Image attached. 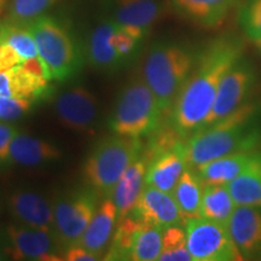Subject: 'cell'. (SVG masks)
<instances>
[{"instance_id":"6","label":"cell","mask_w":261,"mask_h":261,"mask_svg":"<svg viewBox=\"0 0 261 261\" xmlns=\"http://www.w3.org/2000/svg\"><path fill=\"white\" fill-rule=\"evenodd\" d=\"M163 113L155 94L143 77H135L117 98L109 127L115 135L142 138L162 125Z\"/></svg>"},{"instance_id":"11","label":"cell","mask_w":261,"mask_h":261,"mask_svg":"<svg viewBox=\"0 0 261 261\" xmlns=\"http://www.w3.org/2000/svg\"><path fill=\"white\" fill-rule=\"evenodd\" d=\"M55 112L65 128L77 133L93 132L98 119L97 98L86 87L76 85L58 94Z\"/></svg>"},{"instance_id":"20","label":"cell","mask_w":261,"mask_h":261,"mask_svg":"<svg viewBox=\"0 0 261 261\" xmlns=\"http://www.w3.org/2000/svg\"><path fill=\"white\" fill-rule=\"evenodd\" d=\"M148 159L142 154L140 158L130 163L114 188L110 197L117 208V220L130 214L145 187V174L148 169Z\"/></svg>"},{"instance_id":"22","label":"cell","mask_w":261,"mask_h":261,"mask_svg":"<svg viewBox=\"0 0 261 261\" xmlns=\"http://www.w3.org/2000/svg\"><path fill=\"white\" fill-rule=\"evenodd\" d=\"M259 151L247 150L237 151L223 158L212 160L198 167L192 168L197 172L202 181L205 184H227L242 173L252 163Z\"/></svg>"},{"instance_id":"21","label":"cell","mask_w":261,"mask_h":261,"mask_svg":"<svg viewBox=\"0 0 261 261\" xmlns=\"http://www.w3.org/2000/svg\"><path fill=\"white\" fill-rule=\"evenodd\" d=\"M62 158L61 150L50 142L23 133H17L9 149V165L37 167L40 165L55 162Z\"/></svg>"},{"instance_id":"27","label":"cell","mask_w":261,"mask_h":261,"mask_svg":"<svg viewBox=\"0 0 261 261\" xmlns=\"http://www.w3.org/2000/svg\"><path fill=\"white\" fill-rule=\"evenodd\" d=\"M50 81L45 75L32 73L22 64L11 68L12 97L27 98L34 102L35 99L45 97Z\"/></svg>"},{"instance_id":"9","label":"cell","mask_w":261,"mask_h":261,"mask_svg":"<svg viewBox=\"0 0 261 261\" xmlns=\"http://www.w3.org/2000/svg\"><path fill=\"white\" fill-rule=\"evenodd\" d=\"M184 226L192 261L243 260L225 224L196 217L188 219Z\"/></svg>"},{"instance_id":"23","label":"cell","mask_w":261,"mask_h":261,"mask_svg":"<svg viewBox=\"0 0 261 261\" xmlns=\"http://www.w3.org/2000/svg\"><path fill=\"white\" fill-rule=\"evenodd\" d=\"M226 188L236 205L261 208V152Z\"/></svg>"},{"instance_id":"38","label":"cell","mask_w":261,"mask_h":261,"mask_svg":"<svg viewBox=\"0 0 261 261\" xmlns=\"http://www.w3.org/2000/svg\"><path fill=\"white\" fill-rule=\"evenodd\" d=\"M0 96L12 97L11 69L0 73Z\"/></svg>"},{"instance_id":"24","label":"cell","mask_w":261,"mask_h":261,"mask_svg":"<svg viewBox=\"0 0 261 261\" xmlns=\"http://www.w3.org/2000/svg\"><path fill=\"white\" fill-rule=\"evenodd\" d=\"M203 189L204 182L197 172L189 167L185 169L172 191L173 198L177 202L185 220L198 217L200 214Z\"/></svg>"},{"instance_id":"39","label":"cell","mask_w":261,"mask_h":261,"mask_svg":"<svg viewBox=\"0 0 261 261\" xmlns=\"http://www.w3.org/2000/svg\"><path fill=\"white\" fill-rule=\"evenodd\" d=\"M6 255H8V254H6L5 250L3 249L2 246H0V260H5V259H8V257H6Z\"/></svg>"},{"instance_id":"19","label":"cell","mask_w":261,"mask_h":261,"mask_svg":"<svg viewBox=\"0 0 261 261\" xmlns=\"http://www.w3.org/2000/svg\"><path fill=\"white\" fill-rule=\"evenodd\" d=\"M117 221V208L112 197H106L98 204L96 213L81 237L79 244L99 259L112 241Z\"/></svg>"},{"instance_id":"33","label":"cell","mask_w":261,"mask_h":261,"mask_svg":"<svg viewBox=\"0 0 261 261\" xmlns=\"http://www.w3.org/2000/svg\"><path fill=\"white\" fill-rule=\"evenodd\" d=\"M32 103L27 98L0 96V121H16L31 110Z\"/></svg>"},{"instance_id":"17","label":"cell","mask_w":261,"mask_h":261,"mask_svg":"<svg viewBox=\"0 0 261 261\" xmlns=\"http://www.w3.org/2000/svg\"><path fill=\"white\" fill-rule=\"evenodd\" d=\"M119 29L114 18L104 19L91 33L86 47V58L91 67L103 73H114L125 63L114 46L113 37Z\"/></svg>"},{"instance_id":"5","label":"cell","mask_w":261,"mask_h":261,"mask_svg":"<svg viewBox=\"0 0 261 261\" xmlns=\"http://www.w3.org/2000/svg\"><path fill=\"white\" fill-rule=\"evenodd\" d=\"M38 47L50 80L65 81L74 76L83 64V55L71 33L51 16H41L27 27Z\"/></svg>"},{"instance_id":"28","label":"cell","mask_w":261,"mask_h":261,"mask_svg":"<svg viewBox=\"0 0 261 261\" xmlns=\"http://www.w3.org/2000/svg\"><path fill=\"white\" fill-rule=\"evenodd\" d=\"M58 2L61 0H10L5 21L17 27H28Z\"/></svg>"},{"instance_id":"15","label":"cell","mask_w":261,"mask_h":261,"mask_svg":"<svg viewBox=\"0 0 261 261\" xmlns=\"http://www.w3.org/2000/svg\"><path fill=\"white\" fill-rule=\"evenodd\" d=\"M160 15L158 0H114V21L139 41L149 34Z\"/></svg>"},{"instance_id":"1","label":"cell","mask_w":261,"mask_h":261,"mask_svg":"<svg viewBox=\"0 0 261 261\" xmlns=\"http://www.w3.org/2000/svg\"><path fill=\"white\" fill-rule=\"evenodd\" d=\"M243 42L237 35L225 34L198 51L194 69L168 117L169 123L182 138L188 139L200 129L213 107L224 75L243 57Z\"/></svg>"},{"instance_id":"37","label":"cell","mask_w":261,"mask_h":261,"mask_svg":"<svg viewBox=\"0 0 261 261\" xmlns=\"http://www.w3.org/2000/svg\"><path fill=\"white\" fill-rule=\"evenodd\" d=\"M64 260L67 261H97L100 260L97 255H94L80 244L68 248L64 252Z\"/></svg>"},{"instance_id":"8","label":"cell","mask_w":261,"mask_h":261,"mask_svg":"<svg viewBox=\"0 0 261 261\" xmlns=\"http://www.w3.org/2000/svg\"><path fill=\"white\" fill-rule=\"evenodd\" d=\"M257 77L255 65L247 58H240L224 75L213 107L200 129L221 121L248 103L257 84Z\"/></svg>"},{"instance_id":"32","label":"cell","mask_w":261,"mask_h":261,"mask_svg":"<svg viewBox=\"0 0 261 261\" xmlns=\"http://www.w3.org/2000/svg\"><path fill=\"white\" fill-rule=\"evenodd\" d=\"M238 22L248 39L256 45L261 42V0H246L240 10Z\"/></svg>"},{"instance_id":"7","label":"cell","mask_w":261,"mask_h":261,"mask_svg":"<svg viewBox=\"0 0 261 261\" xmlns=\"http://www.w3.org/2000/svg\"><path fill=\"white\" fill-rule=\"evenodd\" d=\"M97 192L80 188L64 192L54 202V234L62 250L79 244L98 207Z\"/></svg>"},{"instance_id":"30","label":"cell","mask_w":261,"mask_h":261,"mask_svg":"<svg viewBox=\"0 0 261 261\" xmlns=\"http://www.w3.org/2000/svg\"><path fill=\"white\" fill-rule=\"evenodd\" d=\"M160 261H191L192 256L187 246L185 226H172L163 230L162 250Z\"/></svg>"},{"instance_id":"16","label":"cell","mask_w":261,"mask_h":261,"mask_svg":"<svg viewBox=\"0 0 261 261\" xmlns=\"http://www.w3.org/2000/svg\"><path fill=\"white\" fill-rule=\"evenodd\" d=\"M8 205L18 224L54 233V207L44 196L31 190H17L10 195Z\"/></svg>"},{"instance_id":"40","label":"cell","mask_w":261,"mask_h":261,"mask_svg":"<svg viewBox=\"0 0 261 261\" xmlns=\"http://www.w3.org/2000/svg\"><path fill=\"white\" fill-rule=\"evenodd\" d=\"M5 27V21H0V40H2V35H3V31H4Z\"/></svg>"},{"instance_id":"31","label":"cell","mask_w":261,"mask_h":261,"mask_svg":"<svg viewBox=\"0 0 261 261\" xmlns=\"http://www.w3.org/2000/svg\"><path fill=\"white\" fill-rule=\"evenodd\" d=\"M0 42H8L18 52L23 62L29 58L38 57V47L34 38L27 27H17L5 21Z\"/></svg>"},{"instance_id":"13","label":"cell","mask_w":261,"mask_h":261,"mask_svg":"<svg viewBox=\"0 0 261 261\" xmlns=\"http://www.w3.org/2000/svg\"><path fill=\"white\" fill-rule=\"evenodd\" d=\"M226 227L243 260L260 259L261 208L237 205Z\"/></svg>"},{"instance_id":"36","label":"cell","mask_w":261,"mask_h":261,"mask_svg":"<svg viewBox=\"0 0 261 261\" xmlns=\"http://www.w3.org/2000/svg\"><path fill=\"white\" fill-rule=\"evenodd\" d=\"M23 63V60L8 42H0V73Z\"/></svg>"},{"instance_id":"12","label":"cell","mask_w":261,"mask_h":261,"mask_svg":"<svg viewBox=\"0 0 261 261\" xmlns=\"http://www.w3.org/2000/svg\"><path fill=\"white\" fill-rule=\"evenodd\" d=\"M130 213L142 223L152 225L161 230L182 226L187 223L172 194L150 185H145L143 189Z\"/></svg>"},{"instance_id":"29","label":"cell","mask_w":261,"mask_h":261,"mask_svg":"<svg viewBox=\"0 0 261 261\" xmlns=\"http://www.w3.org/2000/svg\"><path fill=\"white\" fill-rule=\"evenodd\" d=\"M163 230L152 225L142 223L135 238L132 250L133 261L159 260L162 250Z\"/></svg>"},{"instance_id":"25","label":"cell","mask_w":261,"mask_h":261,"mask_svg":"<svg viewBox=\"0 0 261 261\" xmlns=\"http://www.w3.org/2000/svg\"><path fill=\"white\" fill-rule=\"evenodd\" d=\"M236 207L226 184H205L198 217L226 225Z\"/></svg>"},{"instance_id":"14","label":"cell","mask_w":261,"mask_h":261,"mask_svg":"<svg viewBox=\"0 0 261 261\" xmlns=\"http://www.w3.org/2000/svg\"><path fill=\"white\" fill-rule=\"evenodd\" d=\"M187 140H182L177 145L162 150L150 158L145 174V185L172 194L179 178L188 168Z\"/></svg>"},{"instance_id":"18","label":"cell","mask_w":261,"mask_h":261,"mask_svg":"<svg viewBox=\"0 0 261 261\" xmlns=\"http://www.w3.org/2000/svg\"><path fill=\"white\" fill-rule=\"evenodd\" d=\"M237 0H169L173 11L203 28H217L226 19Z\"/></svg>"},{"instance_id":"26","label":"cell","mask_w":261,"mask_h":261,"mask_svg":"<svg viewBox=\"0 0 261 261\" xmlns=\"http://www.w3.org/2000/svg\"><path fill=\"white\" fill-rule=\"evenodd\" d=\"M142 221L137 219L132 213L121 220H117L116 230L104 260H132L136 233Z\"/></svg>"},{"instance_id":"35","label":"cell","mask_w":261,"mask_h":261,"mask_svg":"<svg viewBox=\"0 0 261 261\" xmlns=\"http://www.w3.org/2000/svg\"><path fill=\"white\" fill-rule=\"evenodd\" d=\"M18 130L14 125L8 122H0V167L9 165L10 143Z\"/></svg>"},{"instance_id":"3","label":"cell","mask_w":261,"mask_h":261,"mask_svg":"<svg viewBox=\"0 0 261 261\" xmlns=\"http://www.w3.org/2000/svg\"><path fill=\"white\" fill-rule=\"evenodd\" d=\"M197 54L189 45L175 41H159L149 48L143 64V79L155 94L165 117H169L190 76Z\"/></svg>"},{"instance_id":"2","label":"cell","mask_w":261,"mask_h":261,"mask_svg":"<svg viewBox=\"0 0 261 261\" xmlns=\"http://www.w3.org/2000/svg\"><path fill=\"white\" fill-rule=\"evenodd\" d=\"M261 142L260 108L248 102L214 125L196 130L187 140L188 167L237 151L255 150Z\"/></svg>"},{"instance_id":"10","label":"cell","mask_w":261,"mask_h":261,"mask_svg":"<svg viewBox=\"0 0 261 261\" xmlns=\"http://www.w3.org/2000/svg\"><path fill=\"white\" fill-rule=\"evenodd\" d=\"M8 247L5 252L16 260L62 261L64 252L51 231L24 226L9 225L5 230Z\"/></svg>"},{"instance_id":"4","label":"cell","mask_w":261,"mask_h":261,"mask_svg":"<svg viewBox=\"0 0 261 261\" xmlns=\"http://www.w3.org/2000/svg\"><path fill=\"white\" fill-rule=\"evenodd\" d=\"M143 150L140 138L115 135L102 139L84 163L85 182L99 197H110L123 172L142 156Z\"/></svg>"},{"instance_id":"41","label":"cell","mask_w":261,"mask_h":261,"mask_svg":"<svg viewBox=\"0 0 261 261\" xmlns=\"http://www.w3.org/2000/svg\"><path fill=\"white\" fill-rule=\"evenodd\" d=\"M257 46H259V47L261 48V42H259V44H257Z\"/></svg>"},{"instance_id":"34","label":"cell","mask_w":261,"mask_h":261,"mask_svg":"<svg viewBox=\"0 0 261 261\" xmlns=\"http://www.w3.org/2000/svg\"><path fill=\"white\" fill-rule=\"evenodd\" d=\"M113 42L119 56L122 58L123 62H126L135 54L140 41L137 40L136 38H133L132 35H129L128 33H126L119 25V29H117L113 37Z\"/></svg>"}]
</instances>
